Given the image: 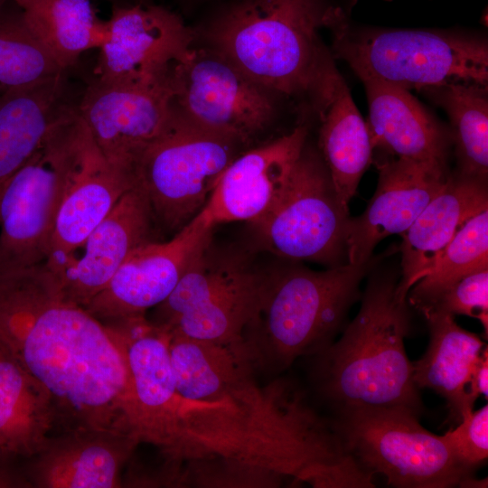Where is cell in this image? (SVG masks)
Here are the masks:
<instances>
[{"mask_svg": "<svg viewBox=\"0 0 488 488\" xmlns=\"http://www.w3.org/2000/svg\"><path fill=\"white\" fill-rule=\"evenodd\" d=\"M0 350L48 390L65 431L131 436L121 343L44 263L0 272Z\"/></svg>", "mask_w": 488, "mask_h": 488, "instance_id": "6da1fadb", "label": "cell"}, {"mask_svg": "<svg viewBox=\"0 0 488 488\" xmlns=\"http://www.w3.org/2000/svg\"><path fill=\"white\" fill-rule=\"evenodd\" d=\"M399 279L394 273H372L354 319L338 341L314 355L317 389L338 411L368 407L422 411L405 349L409 304L398 289Z\"/></svg>", "mask_w": 488, "mask_h": 488, "instance_id": "7a4b0ae2", "label": "cell"}, {"mask_svg": "<svg viewBox=\"0 0 488 488\" xmlns=\"http://www.w3.org/2000/svg\"><path fill=\"white\" fill-rule=\"evenodd\" d=\"M376 258L324 271L291 267L267 277L243 342L256 371L280 373L328 347Z\"/></svg>", "mask_w": 488, "mask_h": 488, "instance_id": "3957f363", "label": "cell"}, {"mask_svg": "<svg viewBox=\"0 0 488 488\" xmlns=\"http://www.w3.org/2000/svg\"><path fill=\"white\" fill-rule=\"evenodd\" d=\"M318 0H247L210 33L211 49L268 92L314 91L330 60L318 40Z\"/></svg>", "mask_w": 488, "mask_h": 488, "instance_id": "277c9868", "label": "cell"}, {"mask_svg": "<svg viewBox=\"0 0 488 488\" xmlns=\"http://www.w3.org/2000/svg\"><path fill=\"white\" fill-rule=\"evenodd\" d=\"M324 26L333 49L361 80L408 90L449 83L486 87L488 47L484 40L443 32L354 28L339 8H328Z\"/></svg>", "mask_w": 488, "mask_h": 488, "instance_id": "5b68a950", "label": "cell"}, {"mask_svg": "<svg viewBox=\"0 0 488 488\" xmlns=\"http://www.w3.org/2000/svg\"><path fill=\"white\" fill-rule=\"evenodd\" d=\"M403 407H368L338 411L333 426L344 451L371 474L398 488L460 486L473 472L455 459L442 436Z\"/></svg>", "mask_w": 488, "mask_h": 488, "instance_id": "8992f818", "label": "cell"}, {"mask_svg": "<svg viewBox=\"0 0 488 488\" xmlns=\"http://www.w3.org/2000/svg\"><path fill=\"white\" fill-rule=\"evenodd\" d=\"M175 112V111H174ZM239 142L205 130L176 112L170 127L136 157L132 174L155 222L176 233L205 206L239 155Z\"/></svg>", "mask_w": 488, "mask_h": 488, "instance_id": "52a82bcc", "label": "cell"}, {"mask_svg": "<svg viewBox=\"0 0 488 488\" xmlns=\"http://www.w3.org/2000/svg\"><path fill=\"white\" fill-rule=\"evenodd\" d=\"M349 220L322 158L305 146L277 201L250 223L271 253L336 267L347 263Z\"/></svg>", "mask_w": 488, "mask_h": 488, "instance_id": "ba28073f", "label": "cell"}, {"mask_svg": "<svg viewBox=\"0 0 488 488\" xmlns=\"http://www.w3.org/2000/svg\"><path fill=\"white\" fill-rule=\"evenodd\" d=\"M207 243L192 259L152 322L170 336L219 343L243 340L267 278L236 262L215 258Z\"/></svg>", "mask_w": 488, "mask_h": 488, "instance_id": "9c48e42d", "label": "cell"}, {"mask_svg": "<svg viewBox=\"0 0 488 488\" xmlns=\"http://www.w3.org/2000/svg\"><path fill=\"white\" fill-rule=\"evenodd\" d=\"M174 108L188 122L243 145L269 124L267 90L212 49H192L173 73Z\"/></svg>", "mask_w": 488, "mask_h": 488, "instance_id": "30bf717a", "label": "cell"}, {"mask_svg": "<svg viewBox=\"0 0 488 488\" xmlns=\"http://www.w3.org/2000/svg\"><path fill=\"white\" fill-rule=\"evenodd\" d=\"M134 178L114 168L106 159L79 112L67 133L61 188L46 260L61 276L76 259V252Z\"/></svg>", "mask_w": 488, "mask_h": 488, "instance_id": "8fae6325", "label": "cell"}, {"mask_svg": "<svg viewBox=\"0 0 488 488\" xmlns=\"http://www.w3.org/2000/svg\"><path fill=\"white\" fill-rule=\"evenodd\" d=\"M75 113L5 182L0 198V272L47 258L60 201L64 146Z\"/></svg>", "mask_w": 488, "mask_h": 488, "instance_id": "7c38bea8", "label": "cell"}, {"mask_svg": "<svg viewBox=\"0 0 488 488\" xmlns=\"http://www.w3.org/2000/svg\"><path fill=\"white\" fill-rule=\"evenodd\" d=\"M173 99V74L136 82L94 78L79 99L78 112L108 163L133 177L137 155L172 124Z\"/></svg>", "mask_w": 488, "mask_h": 488, "instance_id": "4fadbf2b", "label": "cell"}, {"mask_svg": "<svg viewBox=\"0 0 488 488\" xmlns=\"http://www.w3.org/2000/svg\"><path fill=\"white\" fill-rule=\"evenodd\" d=\"M122 344L128 370L127 419L131 435L170 456L179 428V396L169 335L145 316L105 324Z\"/></svg>", "mask_w": 488, "mask_h": 488, "instance_id": "5bb4252c", "label": "cell"}, {"mask_svg": "<svg viewBox=\"0 0 488 488\" xmlns=\"http://www.w3.org/2000/svg\"><path fill=\"white\" fill-rule=\"evenodd\" d=\"M192 39L182 19L164 7L114 5L105 21L95 79L136 82L168 78L192 49Z\"/></svg>", "mask_w": 488, "mask_h": 488, "instance_id": "9a60e30c", "label": "cell"}, {"mask_svg": "<svg viewBox=\"0 0 488 488\" xmlns=\"http://www.w3.org/2000/svg\"><path fill=\"white\" fill-rule=\"evenodd\" d=\"M212 228L199 212L171 239L140 245L84 308L104 324L145 316L173 292Z\"/></svg>", "mask_w": 488, "mask_h": 488, "instance_id": "2e32d148", "label": "cell"}, {"mask_svg": "<svg viewBox=\"0 0 488 488\" xmlns=\"http://www.w3.org/2000/svg\"><path fill=\"white\" fill-rule=\"evenodd\" d=\"M378 169L373 196L361 215L349 220L347 263L369 261L380 240L405 232L450 174L446 165L396 157L381 162Z\"/></svg>", "mask_w": 488, "mask_h": 488, "instance_id": "e0dca14e", "label": "cell"}, {"mask_svg": "<svg viewBox=\"0 0 488 488\" xmlns=\"http://www.w3.org/2000/svg\"><path fill=\"white\" fill-rule=\"evenodd\" d=\"M307 136L300 126L287 135L238 155L229 164L200 213L212 227L252 222L267 212L284 191Z\"/></svg>", "mask_w": 488, "mask_h": 488, "instance_id": "ac0fdd59", "label": "cell"}, {"mask_svg": "<svg viewBox=\"0 0 488 488\" xmlns=\"http://www.w3.org/2000/svg\"><path fill=\"white\" fill-rule=\"evenodd\" d=\"M154 222L148 199L135 183L88 236L83 255L61 276L56 275L65 297L84 307L129 254L151 240Z\"/></svg>", "mask_w": 488, "mask_h": 488, "instance_id": "d6986e66", "label": "cell"}, {"mask_svg": "<svg viewBox=\"0 0 488 488\" xmlns=\"http://www.w3.org/2000/svg\"><path fill=\"white\" fill-rule=\"evenodd\" d=\"M138 441L125 434L65 431L33 456L27 479L39 488H115Z\"/></svg>", "mask_w": 488, "mask_h": 488, "instance_id": "ffe728a7", "label": "cell"}, {"mask_svg": "<svg viewBox=\"0 0 488 488\" xmlns=\"http://www.w3.org/2000/svg\"><path fill=\"white\" fill-rule=\"evenodd\" d=\"M487 209L486 180L458 172L449 174L438 193L400 234L399 291L408 296L410 288L428 272L466 221Z\"/></svg>", "mask_w": 488, "mask_h": 488, "instance_id": "44dd1931", "label": "cell"}, {"mask_svg": "<svg viewBox=\"0 0 488 488\" xmlns=\"http://www.w3.org/2000/svg\"><path fill=\"white\" fill-rule=\"evenodd\" d=\"M314 92L321 118V158L339 199L348 206L372 160L369 128L332 61Z\"/></svg>", "mask_w": 488, "mask_h": 488, "instance_id": "7402d4cb", "label": "cell"}, {"mask_svg": "<svg viewBox=\"0 0 488 488\" xmlns=\"http://www.w3.org/2000/svg\"><path fill=\"white\" fill-rule=\"evenodd\" d=\"M367 95V123L372 149L418 162L446 165L451 136L409 90L361 80Z\"/></svg>", "mask_w": 488, "mask_h": 488, "instance_id": "603a6c76", "label": "cell"}, {"mask_svg": "<svg viewBox=\"0 0 488 488\" xmlns=\"http://www.w3.org/2000/svg\"><path fill=\"white\" fill-rule=\"evenodd\" d=\"M78 102L69 98L65 73L0 98V181L43 145Z\"/></svg>", "mask_w": 488, "mask_h": 488, "instance_id": "cb8c5ba5", "label": "cell"}, {"mask_svg": "<svg viewBox=\"0 0 488 488\" xmlns=\"http://www.w3.org/2000/svg\"><path fill=\"white\" fill-rule=\"evenodd\" d=\"M424 316L429 343L425 354L412 362L413 380L418 389H429L442 396L459 422L474 409L475 401L468 387L486 345L477 334L459 326L452 314L436 312Z\"/></svg>", "mask_w": 488, "mask_h": 488, "instance_id": "d4e9b609", "label": "cell"}, {"mask_svg": "<svg viewBox=\"0 0 488 488\" xmlns=\"http://www.w3.org/2000/svg\"><path fill=\"white\" fill-rule=\"evenodd\" d=\"M55 422L48 390L0 350V458L33 457Z\"/></svg>", "mask_w": 488, "mask_h": 488, "instance_id": "484cf974", "label": "cell"}, {"mask_svg": "<svg viewBox=\"0 0 488 488\" xmlns=\"http://www.w3.org/2000/svg\"><path fill=\"white\" fill-rule=\"evenodd\" d=\"M35 35L65 70L86 51L99 48L105 21L92 0H13Z\"/></svg>", "mask_w": 488, "mask_h": 488, "instance_id": "4316f807", "label": "cell"}, {"mask_svg": "<svg viewBox=\"0 0 488 488\" xmlns=\"http://www.w3.org/2000/svg\"><path fill=\"white\" fill-rule=\"evenodd\" d=\"M485 87L449 83L425 89L446 112L455 145L458 173L487 181L488 99Z\"/></svg>", "mask_w": 488, "mask_h": 488, "instance_id": "83f0119b", "label": "cell"}, {"mask_svg": "<svg viewBox=\"0 0 488 488\" xmlns=\"http://www.w3.org/2000/svg\"><path fill=\"white\" fill-rule=\"evenodd\" d=\"M13 1L0 5V98L66 72Z\"/></svg>", "mask_w": 488, "mask_h": 488, "instance_id": "f1b7e54d", "label": "cell"}, {"mask_svg": "<svg viewBox=\"0 0 488 488\" xmlns=\"http://www.w3.org/2000/svg\"><path fill=\"white\" fill-rule=\"evenodd\" d=\"M488 267V209L471 218L458 230L428 272L408 291L415 305L462 277Z\"/></svg>", "mask_w": 488, "mask_h": 488, "instance_id": "f546056e", "label": "cell"}, {"mask_svg": "<svg viewBox=\"0 0 488 488\" xmlns=\"http://www.w3.org/2000/svg\"><path fill=\"white\" fill-rule=\"evenodd\" d=\"M423 315L446 313L477 319L488 334V267L467 274L413 305Z\"/></svg>", "mask_w": 488, "mask_h": 488, "instance_id": "4dcf8cb0", "label": "cell"}, {"mask_svg": "<svg viewBox=\"0 0 488 488\" xmlns=\"http://www.w3.org/2000/svg\"><path fill=\"white\" fill-rule=\"evenodd\" d=\"M442 437L458 463L473 472L488 457V406L465 414Z\"/></svg>", "mask_w": 488, "mask_h": 488, "instance_id": "1f68e13d", "label": "cell"}, {"mask_svg": "<svg viewBox=\"0 0 488 488\" xmlns=\"http://www.w3.org/2000/svg\"><path fill=\"white\" fill-rule=\"evenodd\" d=\"M373 474L366 471L355 458L346 453L341 459L315 465L301 479L314 487L369 488L374 487Z\"/></svg>", "mask_w": 488, "mask_h": 488, "instance_id": "d6a6232c", "label": "cell"}, {"mask_svg": "<svg viewBox=\"0 0 488 488\" xmlns=\"http://www.w3.org/2000/svg\"><path fill=\"white\" fill-rule=\"evenodd\" d=\"M468 391L473 399L476 400L479 396L488 397V348L485 347L476 362L469 382Z\"/></svg>", "mask_w": 488, "mask_h": 488, "instance_id": "836d02e7", "label": "cell"}, {"mask_svg": "<svg viewBox=\"0 0 488 488\" xmlns=\"http://www.w3.org/2000/svg\"><path fill=\"white\" fill-rule=\"evenodd\" d=\"M32 487L26 477L0 464V488Z\"/></svg>", "mask_w": 488, "mask_h": 488, "instance_id": "e575fe53", "label": "cell"}, {"mask_svg": "<svg viewBox=\"0 0 488 488\" xmlns=\"http://www.w3.org/2000/svg\"><path fill=\"white\" fill-rule=\"evenodd\" d=\"M6 180L7 179L0 181V198H1V194H2V192H3V189H4V186L5 184Z\"/></svg>", "mask_w": 488, "mask_h": 488, "instance_id": "d590c367", "label": "cell"}, {"mask_svg": "<svg viewBox=\"0 0 488 488\" xmlns=\"http://www.w3.org/2000/svg\"><path fill=\"white\" fill-rule=\"evenodd\" d=\"M11 0H0V5Z\"/></svg>", "mask_w": 488, "mask_h": 488, "instance_id": "8d00e7d4", "label": "cell"}]
</instances>
